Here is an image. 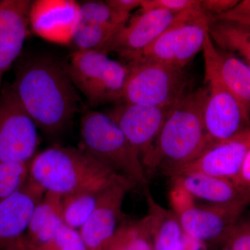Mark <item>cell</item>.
Masks as SVG:
<instances>
[{"label":"cell","instance_id":"1","mask_svg":"<svg viewBox=\"0 0 250 250\" xmlns=\"http://www.w3.org/2000/svg\"><path fill=\"white\" fill-rule=\"evenodd\" d=\"M38 128L49 135L63 131L78 111L79 99L65 65L47 56L24 61L12 84Z\"/></svg>","mask_w":250,"mask_h":250},{"label":"cell","instance_id":"2","mask_svg":"<svg viewBox=\"0 0 250 250\" xmlns=\"http://www.w3.org/2000/svg\"><path fill=\"white\" fill-rule=\"evenodd\" d=\"M207 94V87L187 92L174 104L155 142L141 159L147 177L187 165L208 149L203 120Z\"/></svg>","mask_w":250,"mask_h":250},{"label":"cell","instance_id":"3","mask_svg":"<svg viewBox=\"0 0 250 250\" xmlns=\"http://www.w3.org/2000/svg\"><path fill=\"white\" fill-rule=\"evenodd\" d=\"M29 177L45 192L60 196L101 192L126 179L80 147L59 146L47 148L33 158Z\"/></svg>","mask_w":250,"mask_h":250},{"label":"cell","instance_id":"4","mask_svg":"<svg viewBox=\"0 0 250 250\" xmlns=\"http://www.w3.org/2000/svg\"><path fill=\"white\" fill-rule=\"evenodd\" d=\"M80 148L126 177L135 186L148 188L141 156L107 113L88 111L81 119Z\"/></svg>","mask_w":250,"mask_h":250},{"label":"cell","instance_id":"5","mask_svg":"<svg viewBox=\"0 0 250 250\" xmlns=\"http://www.w3.org/2000/svg\"><path fill=\"white\" fill-rule=\"evenodd\" d=\"M77 90L92 106L121 103L129 67L98 51H75L65 64Z\"/></svg>","mask_w":250,"mask_h":250},{"label":"cell","instance_id":"6","mask_svg":"<svg viewBox=\"0 0 250 250\" xmlns=\"http://www.w3.org/2000/svg\"><path fill=\"white\" fill-rule=\"evenodd\" d=\"M209 16L201 8L188 10L154 42L139 53L125 59L129 62H159L185 68L202 51L209 34Z\"/></svg>","mask_w":250,"mask_h":250},{"label":"cell","instance_id":"7","mask_svg":"<svg viewBox=\"0 0 250 250\" xmlns=\"http://www.w3.org/2000/svg\"><path fill=\"white\" fill-rule=\"evenodd\" d=\"M126 64L129 74L122 102L148 106H170L187 93L185 68L153 62Z\"/></svg>","mask_w":250,"mask_h":250},{"label":"cell","instance_id":"8","mask_svg":"<svg viewBox=\"0 0 250 250\" xmlns=\"http://www.w3.org/2000/svg\"><path fill=\"white\" fill-rule=\"evenodd\" d=\"M205 70L208 94L203 120L208 149L250 129V116L215 72L205 65Z\"/></svg>","mask_w":250,"mask_h":250},{"label":"cell","instance_id":"9","mask_svg":"<svg viewBox=\"0 0 250 250\" xmlns=\"http://www.w3.org/2000/svg\"><path fill=\"white\" fill-rule=\"evenodd\" d=\"M39 145L38 126L25 111L12 85L0 93V163L28 164Z\"/></svg>","mask_w":250,"mask_h":250},{"label":"cell","instance_id":"10","mask_svg":"<svg viewBox=\"0 0 250 250\" xmlns=\"http://www.w3.org/2000/svg\"><path fill=\"white\" fill-rule=\"evenodd\" d=\"M249 204V200L217 205L197 206L193 202L177 215L187 236L202 243H225L229 233Z\"/></svg>","mask_w":250,"mask_h":250},{"label":"cell","instance_id":"11","mask_svg":"<svg viewBox=\"0 0 250 250\" xmlns=\"http://www.w3.org/2000/svg\"><path fill=\"white\" fill-rule=\"evenodd\" d=\"M161 9L141 11L131 18L110 39L100 52H115L123 59L152 45L178 21L181 14Z\"/></svg>","mask_w":250,"mask_h":250},{"label":"cell","instance_id":"12","mask_svg":"<svg viewBox=\"0 0 250 250\" xmlns=\"http://www.w3.org/2000/svg\"><path fill=\"white\" fill-rule=\"evenodd\" d=\"M135 184L127 179L100 192L93 213L79 231L87 250H100L113 237L123 220L125 195Z\"/></svg>","mask_w":250,"mask_h":250},{"label":"cell","instance_id":"13","mask_svg":"<svg viewBox=\"0 0 250 250\" xmlns=\"http://www.w3.org/2000/svg\"><path fill=\"white\" fill-rule=\"evenodd\" d=\"M174 106H148L122 102L106 113L116 122L142 159L155 142Z\"/></svg>","mask_w":250,"mask_h":250},{"label":"cell","instance_id":"14","mask_svg":"<svg viewBox=\"0 0 250 250\" xmlns=\"http://www.w3.org/2000/svg\"><path fill=\"white\" fill-rule=\"evenodd\" d=\"M250 148V129L238 137L209 148L196 159L167 172L170 178L197 173L233 181L241 170Z\"/></svg>","mask_w":250,"mask_h":250},{"label":"cell","instance_id":"15","mask_svg":"<svg viewBox=\"0 0 250 250\" xmlns=\"http://www.w3.org/2000/svg\"><path fill=\"white\" fill-rule=\"evenodd\" d=\"M45 195L29 177L17 192L0 200V250H9L25 236L33 212Z\"/></svg>","mask_w":250,"mask_h":250},{"label":"cell","instance_id":"16","mask_svg":"<svg viewBox=\"0 0 250 250\" xmlns=\"http://www.w3.org/2000/svg\"><path fill=\"white\" fill-rule=\"evenodd\" d=\"M80 3L70 0L32 1L30 25L38 36L54 42H70L80 23Z\"/></svg>","mask_w":250,"mask_h":250},{"label":"cell","instance_id":"17","mask_svg":"<svg viewBox=\"0 0 250 250\" xmlns=\"http://www.w3.org/2000/svg\"><path fill=\"white\" fill-rule=\"evenodd\" d=\"M32 1H0V93L4 75L19 57L30 25Z\"/></svg>","mask_w":250,"mask_h":250},{"label":"cell","instance_id":"18","mask_svg":"<svg viewBox=\"0 0 250 250\" xmlns=\"http://www.w3.org/2000/svg\"><path fill=\"white\" fill-rule=\"evenodd\" d=\"M202 52L205 66L215 72L250 116V67L234 54L217 47L209 34Z\"/></svg>","mask_w":250,"mask_h":250},{"label":"cell","instance_id":"19","mask_svg":"<svg viewBox=\"0 0 250 250\" xmlns=\"http://www.w3.org/2000/svg\"><path fill=\"white\" fill-rule=\"evenodd\" d=\"M173 185L187 192L193 200H203L208 205H228L249 200L243 195L231 180L205 174H182L171 178Z\"/></svg>","mask_w":250,"mask_h":250},{"label":"cell","instance_id":"20","mask_svg":"<svg viewBox=\"0 0 250 250\" xmlns=\"http://www.w3.org/2000/svg\"><path fill=\"white\" fill-rule=\"evenodd\" d=\"M144 192L153 250H182L185 233L178 215L159 205L149 188Z\"/></svg>","mask_w":250,"mask_h":250},{"label":"cell","instance_id":"21","mask_svg":"<svg viewBox=\"0 0 250 250\" xmlns=\"http://www.w3.org/2000/svg\"><path fill=\"white\" fill-rule=\"evenodd\" d=\"M63 225L59 195L45 192L33 212L24 241L30 246H43L53 239Z\"/></svg>","mask_w":250,"mask_h":250},{"label":"cell","instance_id":"22","mask_svg":"<svg viewBox=\"0 0 250 250\" xmlns=\"http://www.w3.org/2000/svg\"><path fill=\"white\" fill-rule=\"evenodd\" d=\"M209 34L217 47L238 54L250 67V27L216 21L210 23Z\"/></svg>","mask_w":250,"mask_h":250},{"label":"cell","instance_id":"23","mask_svg":"<svg viewBox=\"0 0 250 250\" xmlns=\"http://www.w3.org/2000/svg\"><path fill=\"white\" fill-rule=\"evenodd\" d=\"M100 250H153L147 216L122 222L115 234Z\"/></svg>","mask_w":250,"mask_h":250},{"label":"cell","instance_id":"24","mask_svg":"<svg viewBox=\"0 0 250 250\" xmlns=\"http://www.w3.org/2000/svg\"><path fill=\"white\" fill-rule=\"evenodd\" d=\"M101 192H79L59 195L61 215L63 223L80 230L93 213Z\"/></svg>","mask_w":250,"mask_h":250},{"label":"cell","instance_id":"25","mask_svg":"<svg viewBox=\"0 0 250 250\" xmlns=\"http://www.w3.org/2000/svg\"><path fill=\"white\" fill-rule=\"evenodd\" d=\"M123 25L79 24L70 43L75 51L100 52Z\"/></svg>","mask_w":250,"mask_h":250},{"label":"cell","instance_id":"26","mask_svg":"<svg viewBox=\"0 0 250 250\" xmlns=\"http://www.w3.org/2000/svg\"><path fill=\"white\" fill-rule=\"evenodd\" d=\"M79 24H126L130 16L120 14L112 9L106 1H86L80 3Z\"/></svg>","mask_w":250,"mask_h":250},{"label":"cell","instance_id":"27","mask_svg":"<svg viewBox=\"0 0 250 250\" xmlns=\"http://www.w3.org/2000/svg\"><path fill=\"white\" fill-rule=\"evenodd\" d=\"M29 163H0V200L13 195L26 184L29 177Z\"/></svg>","mask_w":250,"mask_h":250},{"label":"cell","instance_id":"28","mask_svg":"<svg viewBox=\"0 0 250 250\" xmlns=\"http://www.w3.org/2000/svg\"><path fill=\"white\" fill-rule=\"evenodd\" d=\"M23 243L27 250H87L80 231L64 224L55 237L47 244L39 247L29 246L24 238Z\"/></svg>","mask_w":250,"mask_h":250},{"label":"cell","instance_id":"29","mask_svg":"<svg viewBox=\"0 0 250 250\" xmlns=\"http://www.w3.org/2000/svg\"><path fill=\"white\" fill-rule=\"evenodd\" d=\"M231 250H250V212L243 213L233 225L225 241Z\"/></svg>","mask_w":250,"mask_h":250},{"label":"cell","instance_id":"30","mask_svg":"<svg viewBox=\"0 0 250 250\" xmlns=\"http://www.w3.org/2000/svg\"><path fill=\"white\" fill-rule=\"evenodd\" d=\"M200 7V0H143L141 11L161 9L174 14Z\"/></svg>","mask_w":250,"mask_h":250},{"label":"cell","instance_id":"31","mask_svg":"<svg viewBox=\"0 0 250 250\" xmlns=\"http://www.w3.org/2000/svg\"><path fill=\"white\" fill-rule=\"evenodd\" d=\"M210 23L221 21L250 27V0L239 1L232 9L216 16H209Z\"/></svg>","mask_w":250,"mask_h":250},{"label":"cell","instance_id":"32","mask_svg":"<svg viewBox=\"0 0 250 250\" xmlns=\"http://www.w3.org/2000/svg\"><path fill=\"white\" fill-rule=\"evenodd\" d=\"M238 0H200V8L205 14L216 16L232 9Z\"/></svg>","mask_w":250,"mask_h":250},{"label":"cell","instance_id":"33","mask_svg":"<svg viewBox=\"0 0 250 250\" xmlns=\"http://www.w3.org/2000/svg\"><path fill=\"white\" fill-rule=\"evenodd\" d=\"M232 182L243 195L250 197V148L247 153L239 173Z\"/></svg>","mask_w":250,"mask_h":250},{"label":"cell","instance_id":"34","mask_svg":"<svg viewBox=\"0 0 250 250\" xmlns=\"http://www.w3.org/2000/svg\"><path fill=\"white\" fill-rule=\"evenodd\" d=\"M106 2L117 12L130 16L131 11L141 9L143 0H107Z\"/></svg>","mask_w":250,"mask_h":250},{"label":"cell","instance_id":"35","mask_svg":"<svg viewBox=\"0 0 250 250\" xmlns=\"http://www.w3.org/2000/svg\"><path fill=\"white\" fill-rule=\"evenodd\" d=\"M202 243L185 234L182 250H202Z\"/></svg>","mask_w":250,"mask_h":250},{"label":"cell","instance_id":"36","mask_svg":"<svg viewBox=\"0 0 250 250\" xmlns=\"http://www.w3.org/2000/svg\"><path fill=\"white\" fill-rule=\"evenodd\" d=\"M22 239L23 238L12 248H10L9 250H27L24 246V243H23Z\"/></svg>","mask_w":250,"mask_h":250},{"label":"cell","instance_id":"37","mask_svg":"<svg viewBox=\"0 0 250 250\" xmlns=\"http://www.w3.org/2000/svg\"><path fill=\"white\" fill-rule=\"evenodd\" d=\"M223 250H230L229 248H228V247L225 246V247H224Z\"/></svg>","mask_w":250,"mask_h":250},{"label":"cell","instance_id":"38","mask_svg":"<svg viewBox=\"0 0 250 250\" xmlns=\"http://www.w3.org/2000/svg\"></svg>","mask_w":250,"mask_h":250}]
</instances>
